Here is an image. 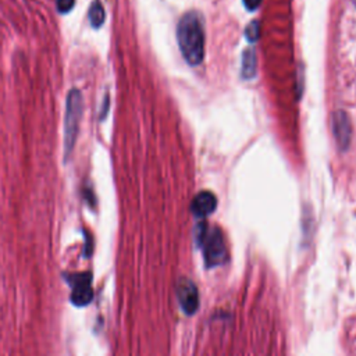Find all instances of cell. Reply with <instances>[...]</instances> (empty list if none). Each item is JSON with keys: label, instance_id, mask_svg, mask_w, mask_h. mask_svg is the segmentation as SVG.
I'll return each mask as SVG.
<instances>
[{"label": "cell", "instance_id": "6da1fadb", "mask_svg": "<svg viewBox=\"0 0 356 356\" xmlns=\"http://www.w3.org/2000/svg\"><path fill=\"white\" fill-rule=\"evenodd\" d=\"M177 41L183 58L189 66H198L205 58V33L195 12L185 13L177 26Z\"/></svg>", "mask_w": 356, "mask_h": 356}, {"label": "cell", "instance_id": "7a4b0ae2", "mask_svg": "<svg viewBox=\"0 0 356 356\" xmlns=\"http://www.w3.org/2000/svg\"><path fill=\"white\" fill-rule=\"evenodd\" d=\"M84 112V98L78 90H71L66 101L65 120V160L67 162L74 151L80 133V123Z\"/></svg>", "mask_w": 356, "mask_h": 356}, {"label": "cell", "instance_id": "3957f363", "mask_svg": "<svg viewBox=\"0 0 356 356\" xmlns=\"http://www.w3.org/2000/svg\"><path fill=\"white\" fill-rule=\"evenodd\" d=\"M199 241L205 246V259L207 266L220 264L227 257V251L224 245V238L219 228H213L207 231L206 227L202 224L199 227Z\"/></svg>", "mask_w": 356, "mask_h": 356}, {"label": "cell", "instance_id": "277c9868", "mask_svg": "<svg viewBox=\"0 0 356 356\" xmlns=\"http://www.w3.org/2000/svg\"><path fill=\"white\" fill-rule=\"evenodd\" d=\"M332 133H334L338 149L342 151V152H346L349 145H350L352 128H350V120L344 110H337L334 113V116H332Z\"/></svg>", "mask_w": 356, "mask_h": 356}, {"label": "cell", "instance_id": "5b68a950", "mask_svg": "<svg viewBox=\"0 0 356 356\" xmlns=\"http://www.w3.org/2000/svg\"><path fill=\"white\" fill-rule=\"evenodd\" d=\"M73 294H71V299L74 302V305L77 306H85L88 303H91L94 292H92V287H91V276L90 274H78L73 282Z\"/></svg>", "mask_w": 356, "mask_h": 356}, {"label": "cell", "instance_id": "8992f818", "mask_svg": "<svg viewBox=\"0 0 356 356\" xmlns=\"http://www.w3.org/2000/svg\"><path fill=\"white\" fill-rule=\"evenodd\" d=\"M177 294H178V300H180L184 312L188 314L195 313L198 309V305H199V296H198V289L194 285V282H191L187 278H183L178 284Z\"/></svg>", "mask_w": 356, "mask_h": 356}, {"label": "cell", "instance_id": "52a82bcc", "mask_svg": "<svg viewBox=\"0 0 356 356\" xmlns=\"http://www.w3.org/2000/svg\"><path fill=\"white\" fill-rule=\"evenodd\" d=\"M216 206H217L216 196L209 191H203L194 198L191 210L196 217H206L216 210Z\"/></svg>", "mask_w": 356, "mask_h": 356}, {"label": "cell", "instance_id": "ba28073f", "mask_svg": "<svg viewBox=\"0 0 356 356\" xmlns=\"http://www.w3.org/2000/svg\"><path fill=\"white\" fill-rule=\"evenodd\" d=\"M242 77L251 80L256 74V53L253 49H246L242 55Z\"/></svg>", "mask_w": 356, "mask_h": 356}, {"label": "cell", "instance_id": "9c48e42d", "mask_svg": "<svg viewBox=\"0 0 356 356\" xmlns=\"http://www.w3.org/2000/svg\"><path fill=\"white\" fill-rule=\"evenodd\" d=\"M88 17H90V23H91L92 28H101L103 26L106 13H105V9H103V6H102L99 0H95L92 6L90 8Z\"/></svg>", "mask_w": 356, "mask_h": 356}, {"label": "cell", "instance_id": "30bf717a", "mask_svg": "<svg viewBox=\"0 0 356 356\" xmlns=\"http://www.w3.org/2000/svg\"><path fill=\"white\" fill-rule=\"evenodd\" d=\"M245 35H246V40L249 42H256L259 40V35H260L259 23L257 22H252L251 24H248V27L245 30Z\"/></svg>", "mask_w": 356, "mask_h": 356}, {"label": "cell", "instance_id": "8fae6325", "mask_svg": "<svg viewBox=\"0 0 356 356\" xmlns=\"http://www.w3.org/2000/svg\"><path fill=\"white\" fill-rule=\"evenodd\" d=\"M56 3H58V10L62 15H66L73 10V8L76 5V0H56Z\"/></svg>", "mask_w": 356, "mask_h": 356}, {"label": "cell", "instance_id": "7c38bea8", "mask_svg": "<svg viewBox=\"0 0 356 356\" xmlns=\"http://www.w3.org/2000/svg\"><path fill=\"white\" fill-rule=\"evenodd\" d=\"M260 3H262V0H244L245 8H246L248 10H251V12L256 10V9L260 6Z\"/></svg>", "mask_w": 356, "mask_h": 356}, {"label": "cell", "instance_id": "4fadbf2b", "mask_svg": "<svg viewBox=\"0 0 356 356\" xmlns=\"http://www.w3.org/2000/svg\"><path fill=\"white\" fill-rule=\"evenodd\" d=\"M352 3L355 5V8H356V0H352Z\"/></svg>", "mask_w": 356, "mask_h": 356}]
</instances>
